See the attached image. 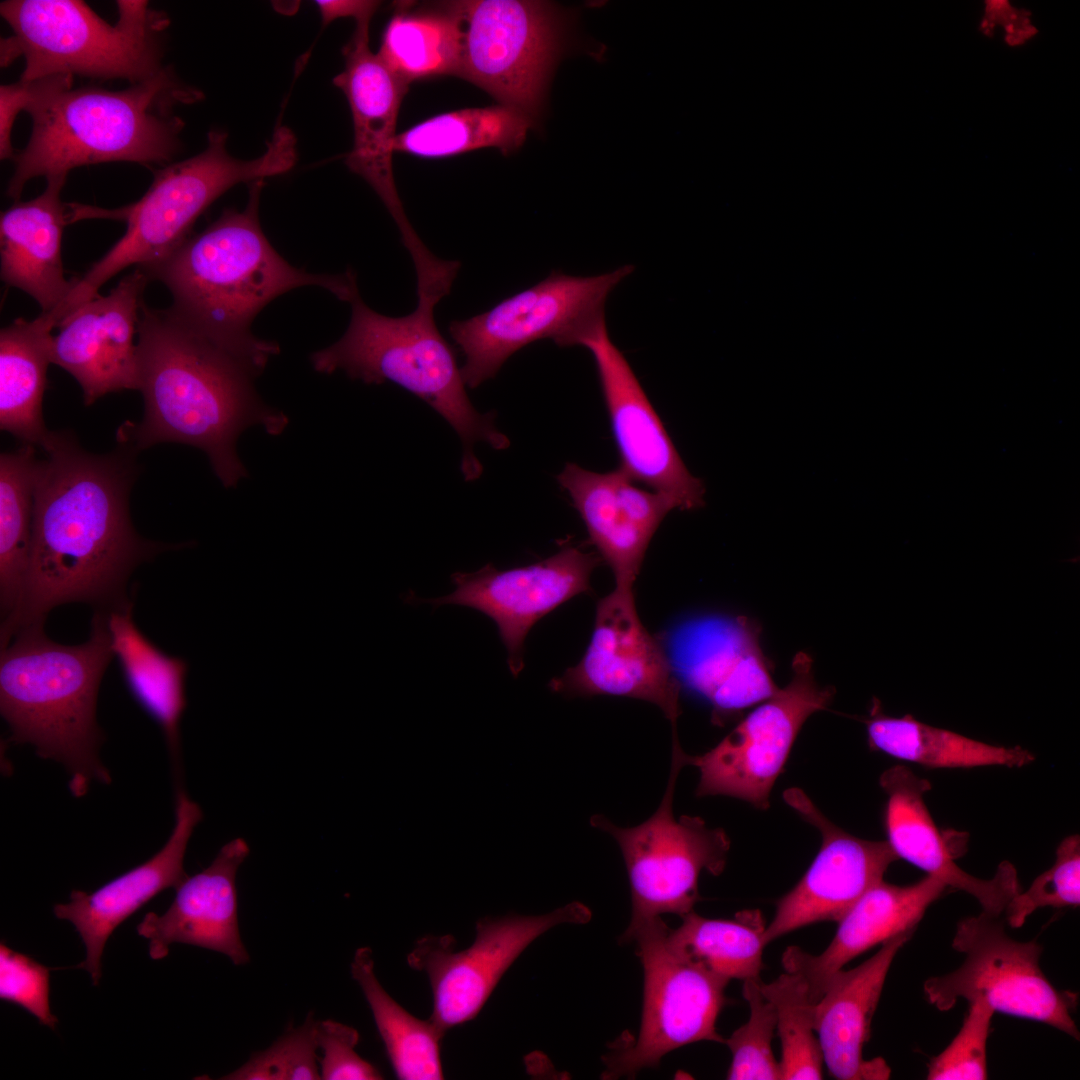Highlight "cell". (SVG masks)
I'll use <instances>...</instances> for the list:
<instances>
[{
	"label": "cell",
	"instance_id": "cell-1",
	"mask_svg": "<svg viewBox=\"0 0 1080 1080\" xmlns=\"http://www.w3.org/2000/svg\"><path fill=\"white\" fill-rule=\"evenodd\" d=\"M42 449L28 570L16 609L1 622V648L20 629L45 624L58 605L111 610L128 604L126 586L139 565L189 546L155 542L135 530L129 495L139 468L132 446L93 454L73 432L61 430L51 431Z\"/></svg>",
	"mask_w": 1080,
	"mask_h": 1080
},
{
	"label": "cell",
	"instance_id": "cell-2",
	"mask_svg": "<svg viewBox=\"0 0 1080 1080\" xmlns=\"http://www.w3.org/2000/svg\"><path fill=\"white\" fill-rule=\"evenodd\" d=\"M139 391L144 415L124 424L118 441L137 451L163 442L201 449L225 487L247 471L236 452L240 434L261 425L281 434L287 416L265 405L254 379L262 372L193 326L171 307L142 301L137 325Z\"/></svg>",
	"mask_w": 1080,
	"mask_h": 1080
},
{
	"label": "cell",
	"instance_id": "cell-3",
	"mask_svg": "<svg viewBox=\"0 0 1080 1080\" xmlns=\"http://www.w3.org/2000/svg\"><path fill=\"white\" fill-rule=\"evenodd\" d=\"M263 186L264 180L249 183L242 211L226 209L165 261L144 270L168 288L176 313L260 371L279 346L255 337L251 325L273 299L303 286L321 287L349 303L359 294L352 270L309 273L279 255L259 221Z\"/></svg>",
	"mask_w": 1080,
	"mask_h": 1080
},
{
	"label": "cell",
	"instance_id": "cell-4",
	"mask_svg": "<svg viewBox=\"0 0 1080 1080\" xmlns=\"http://www.w3.org/2000/svg\"><path fill=\"white\" fill-rule=\"evenodd\" d=\"M73 76L37 79L26 109L32 133L17 152L7 195L16 202L35 177H67L76 167L115 161L167 164L177 154L184 127L173 114L177 105L204 98L170 67L123 90L72 88Z\"/></svg>",
	"mask_w": 1080,
	"mask_h": 1080
},
{
	"label": "cell",
	"instance_id": "cell-5",
	"mask_svg": "<svg viewBox=\"0 0 1080 1080\" xmlns=\"http://www.w3.org/2000/svg\"><path fill=\"white\" fill-rule=\"evenodd\" d=\"M113 656L106 610L95 611L89 639L82 644L57 643L46 635L44 624H33L1 648L0 712L11 740L31 744L42 758L62 763L76 797L94 780L111 781L98 758L102 736L96 704Z\"/></svg>",
	"mask_w": 1080,
	"mask_h": 1080
},
{
	"label": "cell",
	"instance_id": "cell-6",
	"mask_svg": "<svg viewBox=\"0 0 1080 1080\" xmlns=\"http://www.w3.org/2000/svg\"><path fill=\"white\" fill-rule=\"evenodd\" d=\"M227 137L225 131H210L202 152L155 171L137 202L116 210L91 207L90 218L125 220L127 230L81 277L72 278L68 298L53 312L59 323L127 267L148 270L165 261L191 236L198 217L227 190L284 174L297 161L296 138L286 126L276 127L265 152L252 160L229 154Z\"/></svg>",
	"mask_w": 1080,
	"mask_h": 1080
},
{
	"label": "cell",
	"instance_id": "cell-7",
	"mask_svg": "<svg viewBox=\"0 0 1080 1080\" xmlns=\"http://www.w3.org/2000/svg\"><path fill=\"white\" fill-rule=\"evenodd\" d=\"M350 304L347 330L337 342L311 355L314 369L325 374L343 370L366 384L390 381L424 400L459 435L465 480L478 479L482 465L474 453L475 443L502 450L510 441L496 427L493 413H479L470 402L454 351L435 323L436 304L418 301L413 312L401 317L374 311L360 294Z\"/></svg>",
	"mask_w": 1080,
	"mask_h": 1080
},
{
	"label": "cell",
	"instance_id": "cell-8",
	"mask_svg": "<svg viewBox=\"0 0 1080 1080\" xmlns=\"http://www.w3.org/2000/svg\"><path fill=\"white\" fill-rule=\"evenodd\" d=\"M118 20L109 24L78 0H7L0 14L11 28L1 38L0 62L24 57L20 80L52 75L143 82L165 68L164 12L147 1H117Z\"/></svg>",
	"mask_w": 1080,
	"mask_h": 1080
},
{
	"label": "cell",
	"instance_id": "cell-9",
	"mask_svg": "<svg viewBox=\"0 0 1080 1080\" xmlns=\"http://www.w3.org/2000/svg\"><path fill=\"white\" fill-rule=\"evenodd\" d=\"M686 766L678 735H673L669 779L656 811L633 827H620L595 814L592 827L617 842L625 862L631 892V919L619 942L644 923L672 913L693 911L701 899L698 879L702 871L718 876L726 865L730 839L722 828H710L698 816H674L676 781Z\"/></svg>",
	"mask_w": 1080,
	"mask_h": 1080
},
{
	"label": "cell",
	"instance_id": "cell-10",
	"mask_svg": "<svg viewBox=\"0 0 1080 1080\" xmlns=\"http://www.w3.org/2000/svg\"><path fill=\"white\" fill-rule=\"evenodd\" d=\"M633 270L628 264L588 277L554 270L490 310L450 322L449 333L465 356L466 386L476 388L493 378L511 355L540 339L560 347L582 345L606 325L607 297Z\"/></svg>",
	"mask_w": 1080,
	"mask_h": 1080
},
{
	"label": "cell",
	"instance_id": "cell-11",
	"mask_svg": "<svg viewBox=\"0 0 1080 1080\" xmlns=\"http://www.w3.org/2000/svg\"><path fill=\"white\" fill-rule=\"evenodd\" d=\"M668 929L657 917L622 943H636L644 971L641 1025L633 1042H623L603 1056V1079L635 1077L687 1044H725L716 1021L727 1002L724 991L729 981L675 952L667 942Z\"/></svg>",
	"mask_w": 1080,
	"mask_h": 1080
},
{
	"label": "cell",
	"instance_id": "cell-12",
	"mask_svg": "<svg viewBox=\"0 0 1080 1080\" xmlns=\"http://www.w3.org/2000/svg\"><path fill=\"white\" fill-rule=\"evenodd\" d=\"M460 20L459 77L534 123L560 53V30L543 1H450Z\"/></svg>",
	"mask_w": 1080,
	"mask_h": 1080
},
{
	"label": "cell",
	"instance_id": "cell-13",
	"mask_svg": "<svg viewBox=\"0 0 1080 1080\" xmlns=\"http://www.w3.org/2000/svg\"><path fill=\"white\" fill-rule=\"evenodd\" d=\"M952 947L965 955L961 966L924 983L926 998L937 1009L948 1011L959 999H983L995 1012L1040 1021L1079 1039L1072 1017L1077 997L1046 978L1036 941L1012 939L1001 917L981 912L958 922Z\"/></svg>",
	"mask_w": 1080,
	"mask_h": 1080
},
{
	"label": "cell",
	"instance_id": "cell-14",
	"mask_svg": "<svg viewBox=\"0 0 1080 1080\" xmlns=\"http://www.w3.org/2000/svg\"><path fill=\"white\" fill-rule=\"evenodd\" d=\"M370 21H356L355 31L342 50L344 69L333 79L345 94L353 119L354 143L345 164L372 187L395 221L414 263L417 288L435 290L451 280L455 264L436 257L426 247L398 194L392 155L400 104L408 86L370 50Z\"/></svg>",
	"mask_w": 1080,
	"mask_h": 1080
},
{
	"label": "cell",
	"instance_id": "cell-15",
	"mask_svg": "<svg viewBox=\"0 0 1080 1080\" xmlns=\"http://www.w3.org/2000/svg\"><path fill=\"white\" fill-rule=\"evenodd\" d=\"M835 688L820 686L813 660L798 652L790 682L759 703L715 747L701 755L685 753L686 765L699 770L696 795H724L767 810L773 785L782 772L806 720L825 710Z\"/></svg>",
	"mask_w": 1080,
	"mask_h": 1080
},
{
	"label": "cell",
	"instance_id": "cell-16",
	"mask_svg": "<svg viewBox=\"0 0 1080 1080\" xmlns=\"http://www.w3.org/2000/svg\"><path fill=\"white\" fill-rule=\"evenodd\" d=\"M591 918L586 905L572 901L541 915L484 917L476 923L471 946L459 951L450 935L419 939L407 962L428 977L433 996L430 1019L445 1032L473 1020L534 940L555 926L585 924Z\"/></svg>",
	"mask_w": 1080,
	"mask_h": 1080
},
{
	"label": "cell",
	"instance_id": "cell-17",
	"mask_svg": "<svg viewBox=\"0 0 1080 1080\" xmlns=\"http://www.w3.org/2000/svg\"><path fill=\"white\" fill-rule=\"evenodd\" d=\"M549 688L564 696L611 695L656 705L677 732L682 687L660 640L642 624L634 589L616 587L599 600L582 659Z\"/></svg>",
	"mask_w": 1080,
	"mask_h": 1080
},
{
	"label": "cell",
	"instance_id": "cell-18",
	"mask_svg": "<svg viewBox=\"0 0 1080 1080\" xmlns=\"http://www.w3.org/2000/svg\"><path fill=\"white\" fill-rule=\"evenodd\" d=\"M760 634V624L747 616L703 615L660 639L682 689L709 705L714 725L724 726L778 691Z\"/></svg>",
	"mask_w": 1080,
	"mask_h": 1080
},
{
	"label": "cell",
	"instance_id": "cell-19",
	"mask_svg": "<svg viewBox=\"0 0 1080 1080\" xmlns=\"http://www.w3.org/2000/svg\"><path fill=\"white\" fill-rule=\"evenodd\" d=\"M600 556L566 545L539 562L498 570L487 564L472 573L451 576L455 590L424 600L433 607L455 604L491 618L507 650V663L516 678L524 667V642L544 616L578 594L591 589L590 576Z\"/></svg>",
	"mask_w": 1080,
	"mask_h": 1080
},
{
	"label": "cell",
	"instance_id": "cell-20",
	"mask_svg": "<svg viewBox=\"0 0 1080 1080\" xmlns=\"http://www.w3.org/2000/svg\"><path fill=\"white\" fill-rule=\"evenodd\" d=\"M620 456V469L634 482L667 497L675 509L704 505L705 487L685 466L662 421L607 326L587 338Z\"/></svg>",
	"mask_w": 1080,
	"mask_h": 1080
},
{
	"label": "cell",
	"instance_id": "cell-21",
	"mask_svg": "<svg viewBox=\"0 0 1080 1080\" xmlns=\"http://www.w3.org/2000/svg\"><path fill=\"white\" fill-rule=\"evenodd\" d=\"M783 798L821 833L822 844L800 881L778 901L763 933L765 945L806 925L839 922L899 859L888 841L864 840L836 826L800 788L787 789Z\"/></svg>",
	"mask_w": 1080,
	"mask_h": 1080
},
{
	"label": "cell",
	"instance_id": "cell-22",
	"mask_svg": "<svg viewBox=\"0 0 1080 1080\" xmlns=\"http://www.w3.org/2000/svg\"><path fill=\"white\" fill-rule=\"evenodd\" d=\"M147 273L135 267L108 295L68 314L50 344L51 363L79 383L86 406L112 392L139 390L137 334Z\"/></svg>",
	"mask_w": 1080,
	"mask_h": 1080
},
{
	"label": "cell",
	"instance_id": "cell-23",
	"mask_svg": "<svg viewBox=\"0 0 1080 1080\" xmlns=\"http://www.w3.org/2000/svg\"><path fill=\"white\" fill-rule=\"evenodd\" d=\"M591 543L611 568L615 586L633 588L650 541L673 503L639 488L620 468L599 473L567 463L557 476Z\"/></svg>",
	"mask_w": 1080,
	"mask_h": 1080
},
{
	"label": "cell",
	"instance_id": "cell-24",
	"mask_svg": "<svg viewBox=\"0 0 1080 1080\" xmlns=\"http://www.w3.org/2000/svg\"><path fill=\"white\" fill-rule=\"evenodd\" d=\"M202 817L199 805L179 790L175 826L157 854L92 893L72 891L68 903L53 907L54 915L71 922L79 933L86 958L75 968L89 972L94 986L100 982L103 950L113 931L154 896L176 889L188 877L184 857Z\"/></svg>",
	"mask_w": 1080,
	"mask_h": 1080
},
{
	"label": "cell",
	"instance_id": "cell-25",
	"mask_svg": "<svg viewBox=\"0 0 1080 1080\" xmlns=\"http://www.w3.org/2000/svg\"><path fill=\"white\" fill-rule=\"evenodd\" d=\"M250 849L242 838L226 843L212 863L188 876L162 914L147 913L137 926L149 940V956L159 960L173 943L189 944L226 955L233 964L249 962L238 923L237 872Z\"/></svg>",
	"mask_w": 1080,
	"mask_h": 1080
},
{
	"label": "cell",
	"instance_id": "cell-26",
	"mask_svg": "<svg viewBox=\"0 0 1080 1080\" xmlns=\"http://www.w3.org/2000/svg\"><path fill=\"white\" fill-rule=\"evenodd\" d=\"M879 782L888 797V843L898 858L938 877L948 888L973 896L982 912L1003 916L1011 899L1021 891L1015 867L1003 861L990 879L967 873L954 861L925 804L924 796L931 789L929 781L906 766L895 765L882 773Z\"/></svg>",
	"mask_w": 1080,
	"mask_h": 1080
},
{
	"label": "cell",
	"instance_id": "cell-27",
	"mask_svg": "<svg viewBox=\"0 0 1080 1080\" xmlns=\"http://www.w3.org/2000/svg\"><path fill=\"white\" fill-rule=\"evenodd\" d=\"M915 930L900 933L859 966L832 974L814 1005V1030L831 1076L841 1080L888 1079L890 1067L881 1058L865 1060L863 1046L889 968Z\"/></svg>",
	"mask_w": 1080,
	"mask_h": 1080
},
{
	"label": "cell",
	"instance_id": "cell-28",
	"mask_svg": "<svg viewBox=\"0 0 1080 1080\" xmlns=\"http://www.w3.org/2000/svg\"><path fill=\"white\" fill-rule=\"evenodd\" d=\"M66 179H47L39 196L17 201L0 217L1 280L31 296L42 313L58 310L73 287L61 251L64 227L75 221L74 204L61 200Z\"/></svg>",
	"mask_w": 1080,
	"mask_h": 1080
},
{
	"label": "cell",
	"instance_id": "cell-29",
	"mask_svg": "<svg viewBox=\"0 0 1080 1080\" xmlns=\"http://www.w3.org/2000/svg\"><path fill=\"white\" fill-rule=\"evenodd\" d=\"M946 888L942 880L928 874L906 886L881 880L841 918L834 938L821 954L812 955L798 947H789L782 957L783 967L805 979L811 999L816 1003L832 974L873 946L915 930L927 908Z\"/></svg>",
	"mask_w": 1080,
	"mask_h": 1080
},
{
	"label": "cell",
	"instance_id": "cell-30",
	"mask_svg": "<svg viewBox=\"0 0 1080 1080\" xmlns=\"http://www.w3.org/2000/svg\"><path fill=\"white\" fill-rule=\"evenodd\" d=\"M54 328V319L41 313L30 321L17 318L0 331V428L41 448L51 434L42 402Z\"/></svg>",
	"mask_w": 1080,
	"mask_h": 1080
},
{
	"label": "cell",
	"instance_id": "cell-31",
	"mask_svg": "<svg viewBox=\"0 0 1080 1080\" xmlns=\"http://www.w3.org/2000/svg\"><path fill=\"white\" fill-rule=\"evenodd\" d=\"M132 602L107 611L111 648L133 697L160 725L174 763L180 749L179 723L186 708L188 664L165 654L137 628Z\"/></svg>",
	"mask_w": 1080,
	"mask_h": 1080
},
{
	"label": "cell",
	"instance_id": "cell-32",
	"mask_svg": "<svg viewBox=\"0 0 1080 1080\" xmlns=\"http://www.w3.org/2000/svg\"><path fill=\"white\" fill-rule=\"evenodd\" d=\"M862 722L871 750L926 767H1022L1035 759L1020 746L987 744L925 724L909 714L899 718L888 716L877 698H873L869 716L862 718Z\"/></svg>",
	"mask_w": 1080,
	"mask_h": 1080
},
{
	"label": "cell",
	"instance_id": "cell-33",
	"mask_svg": "<svg viewBox=\"0 0 1080 1080\" xmlns=\"http://www.w3.org/2000/svg\"><path fill=\"white\" fill-rule=\"evenodd\" d=\"M460 20L451 2L434 8L398 4L382 36L378 55L404 84L439 76H459Z\"/></svg>",
	"mask_w": 1080,
	"mask_h": 1080
},
{
	"label": "cell",
	"instance_id": "cell-34",
	"mask_svg": "<svg viewBox=\"0 0 1080 1080\" xmlns=\"http://www.w3.org/2000/svg\"><path fill=\"white\" fill-rule=\"evenodd\" d=\"M369 947L358 948L350 965L352 978L366 999L387 1057L402 1080L443 1079L441 1040L446 1033L430 1018L419 1019L406 1011L382 987Z\"/></svg>",
	"mask_w": 1080,
	"mask_h": 1080
},
{
	"label": "cell",
	"instance_id": "cell-35",
	"mask_svg": "<svg viewBox=\"0 0 1080 1080\" xmlns=\"http://www.w3.org/2000/svg\"><path fill=\"white\" fill-rule=\"evenodd\" d=\"M535 123L523 113L497 104L430 117L397 134L394 151L421 158L451 157L482 148L508 155L525 141Z\"/></svg>",
	"mask_w": 1080,
	"mask_h": 1080
},
{
	"label": "cell",
	"instance_id": "cell-36",
	"mask_svg": "<svg viewBox=\"0 0 1080 1080\" xmlns=\"http://www.w3.org/2000/svg\"><path fill=\"white\" fill-rule=\"evenodd\" d=\"M36 446L0 456V610L4 620L16 609L29 565L34 496L40 460Z\"/></svg>",
	"mask_w": 1080,
	"mask_h": 1080
},
{
	"label": "cell",
	"instance_id": "cell-37",
	"mask_svg": "<svg viewBox=\"0 0 1080 1080\" xmlns=\"http://www.w3.org/2000/svg\"><path fill=\"white\" fill-rule=\"evenodd\" d=\"M676 929H668L667 942L681 956L730 981L760 978L763 968V933L759 910H744L734 919H709L691 911Z\"/></svg>",
	"mask_w": 1080,
	"mask_h": 1080
},
{
	"label": "cell",
	"instance_id": "cell-38",
	"mask_svg": "<svg viewBox=\"0 0 1080 1080\" xmlns=\"http://www.w3.org/2000/svg\"><path fill=\"white\" fill-rule=\"evenodd\" d=\"M759 987L776 1011L781 1080L822 1079L823 1056L814 1030L815 1003L805 979L785 971L770 983L760 980Z\"/></svg>",
	"mask_w": 1080,
	"mask_h": 1080
},
{
	"label": "cell",
	"instance_id": "cell-39",
	"mask_svg": "<svg viewBox=\"0 0 1080 1080\" xmlns=\"http://www.w3.org/2000/svg\"><path fill=\"white\" fill-rule=\"evenodd\" d=\"M761 979L743 981V997L750 1007L749 1020L736 1029L725 1044L732 1062L727 1073L731 1080H781L779 1062L772 1051L776 1029V1011L759 987Z\"/></svg>",
	"mask_w": 1080,
	"mask_h": 1080
},
{
	"label": "cell",
	"instance_id": "cell-40",
	"mask_svg": "<svg viewBox=\"0 0 1080 1080\" xmlns=\"http://www.w3.org/2000/svg\"><path fill=\"white\" fill-rule=\"evenodd\" d=\"M316 1022L309 1013L298 1027H292L266 1050L252 1054L240 1068L222 1079L229 1080H316L321 1079Z\"/></svg>",
	"mask_w": 1080,
	"mask_h": 1080
},
{
	"label": "cell",
	"instance_id": "cell-41",
	"mask_svg": "<svg viewBox=\"0 0 1080 1080\" xmlns=\"http://www.w3.org/2000/svg\"><path fill=\"white\" fill-rule=\"evenodd\" d=\"M1079 903L1080 837L1073 834L1060 842L1052 867L1035 878L1028 890L1015 895L1003 915L1011 927L1018 928L1039 908L1078 907Z\"/></svg>",
	"mask_w": 1080,
	"mask_h": 1080
},
{
	"label": "cell",
	"instance_id": "cell-42",
	"mask_svg": "<svg viewBox=\"0 0 1080 1080\" xmlns=\"http://www.w3.org/2000/svg\"><path fill=\"white\" fill-rule=\"evenodd\" d=\"M995 1011L983 999L969 1002L962 1027L928 1065L927 1079H987V1040Z\"/></svg>",
	"mask_w": 1080,
	"mask_h": 1080
},
{
	"label": "cell",
	"instance_id": "cell-43",
	"mask_svg": "<svg viewBox=\"0 0 1080 1080\" xmlns=\"http://www.w3.org/2000/svg\"><path fill=\"white\" fill-rule=\"evenodd\" d=\"M48 968L32 957L0 944V998L16 1004L37 1018L40 1024L55 1029L58 1018L49 1005Z\"/></svg>",
	"mask_w": 1080,
	"mask_h": 1080
},
{
	"label": "cell",
	"instance_id": "cell-44",
	"mask_svg": "<svg viewBox=\"0 0 1080 1080\" xmlns=\"http://www.w3.org/2000/svg\"><path fill=\"white\" fill-rule=\"evenodd\" d=\"M359 1039L358 1031L352 1026L331 1019L317 1020L316 1042L321 1053V1079H383L381 1072L356 1052Z\"/></svg>",
	"mask_w": 1080,
	"mask_h": 1080
},
{
	"label": "cell",
	"instance_id": "cell-45",
	"mask_svg": "<svg viewBox=\"0 0 1080 1080\" xmlns=\"http://www.w3.org/2000/svg\"><path fill=\"white\" fill-rule=\"evenodd\" d=\"M36 89V81L19 80L0 86V158L14 159L16 152L11 135L14 121L20 111H26Z\"/></svg>",
	"mask_w": 1080,
	"mask_h": 1080
},
{
	"label": "cell",
	"instance_id": "cell-46",
	"mask_svg": "<svg viewBox=\"0 0 1080 1080\" xmlns=\"http://www.w3.org/2000/svg\"><path fill=\"white\" fill-rule=\"evenodd\" d=\"M983 18L989 21L1003 35H1009L1017 29L1033 22L1032 13L1024 7H1018L1009 0H985Z\"/></svg>",
	"mask_w": 1080,
	"mask_h": 1080
},
{
	"label": "cell",
	"instance_id": "cell-47",
	"mask_svg": "<svg viewBox=\"0 0 1080 1080\" xmlns=\"http://www.w3.org/2000/svg\"><path fill=\"white\" fill-rule=\"evenodd\" d=\"M322 20L325 24L343 17H352L355 21L371 19L376 12L377 1L331 0L317 1Z\"/></svg>",
	"mask_w": 1080,
	"mask_h": 1080
}]
</instances>
